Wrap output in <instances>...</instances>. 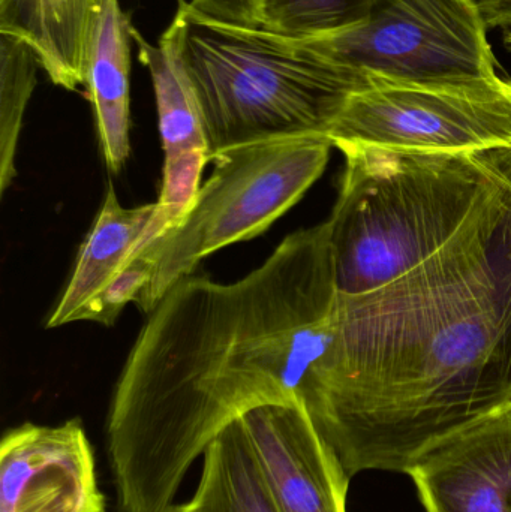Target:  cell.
Listing matches in <instances>:
<instances>
[{"label": "cell", "instance_id": "cell-1", "mask_svg": "<svg viewBox=\"0 0 511 512\" xmlns=\"http://www.w3.org/2000/svg\"><path fill=\"white\" fill-rule=\"evenodd\" d=\"M302 403L350 480L407 474L511 403V149L443 249L383 288L339 294Z\"/></svg>", "mask_w": 511, "mask_h": 512}, {"label": "cell", "instance_id": "cell-2", "mask_svg": "<svg viewBox=\"0 0 511 512\" xmlns=\"http://www.w3.org/2000/svg\"><path fill=\"white\" fill-rule=\"evenodd\" d=\"M338 301L327 222L285 237L236 282L174 283L141 328L108 412L117 511L164 512L231 421L302 402L335 339Z\"/></svg>", "mask_w": 511, "mask_h": 512}, {"label": "cell", "instance_id": "cell-3", "mask_svg": "<svg viewBox=\"0 0 511 512\" xmlns=\"http://www.w3.org/2000/svg\"><path fill=\"white\" fill-rule=\"evenodd\" d=\"M170 24L200 102L210 159L252 144L329 137L348 101L372 84L306 39L219 20L186 0Z\"/></svg>", "mask_w": 511, "mask_h": 512}, {"label": "cell", "instance_id": "cell-4", "mask_svg": "<svg viewBox=\"0 0 511 512\" xmlns=\"http://www.w3.org/2000/svg\"><path fill=\"white\" fill-rule=\"evenodd\" d=\"M336 149L345 170L327 224L341 295L383 288L443 249L491 189L503 150Z\"/></svg>", "mask_w": 511, "mask_h": 512}, {"label": "cell", "instance_id": "cell-5", "mask_svg": "<svg viewBox=\"0 0 511 512\" xmlns=\"http://www.w3.org/2000/svg\"><path fill=\"white\" fill-rule=\"evenodd\" d=\"M332 149L329 137H306L213 156L215 168L185 218L138 251L152 262L153 276L135 304L149 315L207 256L269 230L320 179Z\"/></svg>", "mask_w": 511, "mask_h": 512}, {"label": "cell", "instance_id": "cell-6", "mask_svg": "<svg viewBox=\"0 0 511 512\" xmlns=\"http://www.w3.org/2000/svg\"><path fill=\"white\" fill-rule=\"evenodd\" d=\"M476 0H380L359 26L306 41L371 81L468 86L501 78Z\"/></svg>", "mask_w": 511, "mask_h": 512}, {"label": "cell", "instance_id": "cell-7", "mask_svg": "<svg viewBox=\"0 0 511 512\" xmlns=\"http://www.w3.org/2000/svg\"><path fill=\"white\" fill-rule=\"evenodd\" d=\"M341 144L413 152L511 149V81L414 86L372 81L345 105L329 134Z\"/></svg>", "mask_w": 511, "mask_h": 512}, {"label": "cell", "instance_id": "cell-8", "mask_svg": "<svg viewBox=\"0 0 511 512\" xmlns=\"http://www.w3.org/2000/svg\"><path fill=\"white\" fill-rule=\"evenodd\" d=\"M0 512H107L81 420L26 423L3 435Z\"/></svg>", "mask_w": 511, "mask_h": 512}, {"label": "cell", "instance_id": "cell-9", "mask_svg": "<svg viewBox=\"0 0 511 512\" xmlns=\"http://www.w3.org/2000/svg\"><path fill=\"white\" fill-rule=\"evenodd\" d=\"M278 512H347L350 478L300 400L239 417Z\"/></svg>", "mask_w": 511, "mask_h": 512}, {"label": "cell", "instance_id": "cell-10", "mask_svg": "<svg viewBox=\"0 0 511 512\" xmlns=\"http://www.w3.org/2000/svg\"><path fill=\"white\" fill-rule=\"evenodd\" d=\"M407 475L426 512H511V403L435 445Z\"/></svg>", "mask_w": 511, "mask_h": 512}, {"label": "cell", "instance_id": "cell-11", "mask_svg": "<svg viewBox=\"0 0 511 512\" xmlns=\"http://www.w3.org/2000/svg\"><path fill=\"white\" fill-rule=\"evenodd\" d=\"M131 36L155 90L165 155L161 191L176 200H189L203 185L201 176L210 162V149L200 102L180 56L176 29L170 24L156 45L134 26Z\"/></svg>", "mask_w": 511, "mask_h": 512}, {"label": "cell", "instance_id": "cell-12", "mask_svg": "<svg viewBox=\"0 0 511 512\" xmlns=\"http://www.w3.org/2000/svg\"><path fill=\"white\" fill-rule=\"evenodd\" d=\"M167 231L158 204L126 209L108 186L101 212L87 234L71 279L48 318L47 328L86 321L87 313L107 291L132 256Z\"/></svg>", "mask_w": 511, "mask_h": 512}, {"label": "cell", "instance_id": "cell-13", "mask_svg": "<svg viewBox=\"0 0 511 512\" xmlns=\"http://www.w3.org/2000/svg\"><path fill=\"white\" fill-rule=\"evenodd\" d=\"M104 0H0V35L24 42L53 84L84 86L90 42Z\"/></svg>", "mask_w": 511, "mask_h": 512}, {"label": "cell", "instance_id": "cell-14", "mask_svg": "<svg viewBox=\"0 0 511 512\" xmlns=\"http://www.w3.org/2000/svg\"><path fill=\"white\" fill-rule=\"evenodd\" d=\"M131 26L119 0H104L90 42L86 81L108 170L120 173L131 129Z\"/></svg>", "mask_w": 511, "mask_h": 512}, {"label": "cell", "instance_id": "cell-15", "mask_svg": "<svg viewBox=\"0 0 511 512\" xmlns=\"http://www.w3.org/2000/svg\"><path fill=\"white\" fill-rule=\"evenodd\" d=\"M200 483L186 512H278L240 418L204 451Z\"/></svg>", "mask_w": 511, "mask_h": 512}, {"label": "cell", "instance_id": "cell-16", "mask_svg": "<svg viewBox=\"0 0 511 512\" xmlns=\"http://www.w3.org/2000/svg\"><path fill=\"white\" fill-rule=\"evenodd\" d=\"M39 62L24 42L0 35V192L15 177L24 113L36 87ZM41 68V66H39Z\"/></svg>", "mask_w": 511, "mask_h": 512}, {"label": "cell", "instance_id": "cell-17", "mask_svg": "<svg viewBox=\"0 0 511 512\" xmlns=\"http://www.w3.org/2000/svg\"><path fill=\"white\" fill-rule=\"evenodd\" d=\"M380 0H257V26L297 39L336 35L362 24Z\"/></svg>", "mask_w": 511, "mask_h": 512}, {"label": "cell", "instance_id": "cell-18", "mask_svg": "<svg viewBox=\"0 0 511 512\" xmlns=\"http://www.w3.org/2000/svg\"><path fill=\"white\" fill-rule=\"evenodd\" d=\"M191 3L219 20L257 26V0H191Z\"/></svg>", "mask_w": 511, "mask_h": 512}, {"label": "cell", "instance_id": "cell-19", "mask_svg": "<svg viewBox=\"0 0 511 512\" xmlns=\"http://www.w3.org/2000/svg\"><path fill=\"white\" fill-rule=\"evenodd\" d=\"M488 29L511 30V0H476Z\"/></svg>", "mask_w": 511, "mask_h": 512}, {"label": "cell", "instance_id": "cell-20", "mask_svg": "<svg viewBox=\"0 0 511 512\" xmlns=\"http://www.w3.org/2000/svg\"><path fill=\"white\" fill-rule=\"evenodd\" d=\"M164 512H186L185 504H173L171 507H168Z\"/></svg>", "mask_w": 511, "mask_h": 512}, {"label": "cell", "instance_id": "cell-21", "mask_svg": "<svg viewBox=\"0 0 511 512\" xmlns=\"http://www.w3.org/2000/svg\"><path fill=\"white\" fill-rule=\"evenodd\" d=\"M504 42H506L507 48L511 51V30L504 32Z\"/></svg>", "mask_w": 511, "mask_h": 512}]
</instances>
